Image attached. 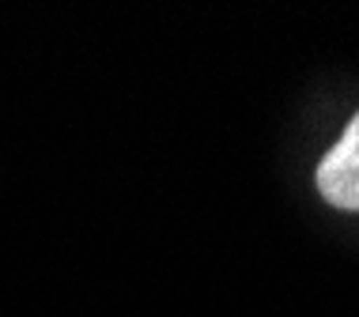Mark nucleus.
Here are the masks:
<instances>
[{
    "label": "nucleus",
    "instance_id": "nucleus-1",
    "mask_svg": "<svg viewBox=\"0 0 359 317\" xmlns=\"http://www.w3.org/2000/svg\"><path fill=\"white\" fill-rule=\"evenodd\" d=\"M318 193L333 208L359 211V113L333 143V151L318 162Z\"/></svg>",
    "mask_w": 359,
    "mask_h": 317
}]
</instances>
